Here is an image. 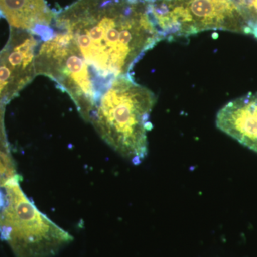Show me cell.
Listing matches in <instances>:
<instances>
[{
	"label": "cell",
	"instance_id": "6da1fadb",
	"mask_svg": "<svg viewBox=\"0 0 257 257\" xmlns=\"http://www.w3.org/2000/svg\"><path fill=\"white\" fill-rule=\"evenodd\" d=\"M54 21L104 89L163 40L145 0H76Z\"/></svg>",
	"mask_w": 257,
	"mask_h": 257
},
{
	"label": "cell",
	"instance_id": "7a4b0ae2",
	"mask_svg": "<svg viewBox=\"0 0 257 257\" xmlns=\"http://www.w3.org/2000/svg\"><path fill=\"white\" fill-rule=\"evenodd\" d=\"M157 98L131 76L114 79L99 97L89 123L101 138L135 165L148 154L147 133Z\"/></svg>",
	"mask_w": 257,
	"mask_h": 257
},
{
	"label": "cell",
	"instance_id": "3957f363",
	"mask_svg": "<svg viewBox=\"0 0 257 257\" xmlns=\"http://www.w3.org/2000/svg\"><path fill=\"white\" fill-rule=\"evenodd\" d=\"M20 179L18 175L5 186L0 237L15 257H53L73 237L37 209L22 190Z\"/></svg>",
	"mask_w": 257,
	"mask_h": 257
},
{
	"label": "cell",
	"instance_id": "277c9868",
	"mask_svg": "<svg viewBox=\"0 0 257 257\" xmlns=\"http://www.w3.org/2000/svg\"><path fill=\"white\" fill-rule=\"evenodd\" d=\"M164 39L172 41L203 31L225 30L249 34L234 0H145Z\"/></svg>",
	"mask_w": 257,
	"mask_h": 257
},
{
	"label": "cell",
	"instance_id": "5b68a950",
	"mask_svg": "<svg viewBox=\"0 0 257 257\" xmlns=\"http://www.w3.org/2000/svg\"><path fill=\"white\" fill-rule=\"evenodd\" d=\"M36 72L67 93L82 119L89 122L104 89L64 32L57 30L40 44Z\"/></svg>",
	"mask_w": 257,
	"mask_h": 257
},
{
	"label": "cell",
	"instance_id": "8992f818",
	"mask_svg": "<svg viewBox=\"0 0 257 257\" xmlns=\"http://www.w3.org/2000/svg\"><path fill=\"white\" fill-rule=\"evenodd\" d=\"M39 46L35 34L10 27L9 38L0 50V102L9 103L37 77Z\"/></svg>",
	"mask_w": 257,
	"mask_h": 257
},
{
	"label": "cell",
	"instance_id": "52a82bcc",
	"mask_svg": "<svg viewBox=\"0 0 257 257\" xmlns=\"http://www.w3.org/2000/svg\"><path fill=\"white\" fill-rule=\"evenodd\" d=\"M216 126L223 133L257 153V93H249L218 111Z\"/></svg>",
	"mask_w": 257,
	"mask_h": 257
},
{
	"label": "cell",
	"instance_id": "ba28073f",
	"mask_svg": "<svg viewBox=\"0 0 257 257\" xmlns=\"http://www.w3.org/2000/svg\"><path fill=\"white\" fill-rule=\"evenodd\" d=\"M0 18L6 19L12 28L45 37L55 13L45 0H0Z\"/></svg>",
	"mask_w": 257,
	"mask_h": 257
},
{
	"label": "cell",
	"instance_id": "9c48e42d",
	"mask_svg": "<svg viewBox=\"0 0 257 257\" xmlns=\"http://www.w3.org/2000/svg\"><path fill=\"white\" fill-rule=\"evenodd\" d=\"M18 176L10 154L0 151V189Z\"/></svg>",
	"mask_w": 257,
	"mask_h": 257
},
{
	"label": "cell",
	"instance_id": "30bf717a",
	"mask_svg": "<svg viewBox=\"0 0 257 257\" xmlns=\"http://www.w3.org/2000/svg\"><path fill=\"white\" fill-rule=\"evenodd\" d=\"M6 104L0 102V151L9 153L10 148L5 128V111Z\"/></svg>",
	"mask_w": 257,
	"mask_h": 257
}]
</instances>
